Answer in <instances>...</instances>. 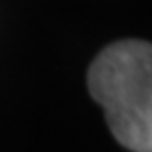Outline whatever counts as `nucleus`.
<instances>
[{
	"label": "nucleus",
	"mask_w": 152,
	"mask_h": 152,
	"mask_svg": "<svg viewBox=\"0 0 152 152\" xmlns=\"http://www.w3.org/2000/svg\"><path fill=\"white\" fill-rule=\"evenodd\" d=\"M91 97L103 109L118 144L152 152V48L140 39L107 45L87 75Z\"/></svg>",
	"instance_id": "f257e3e1"
}]
</instances>
